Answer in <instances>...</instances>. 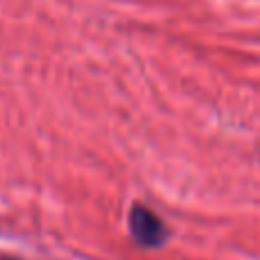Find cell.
<instances>
[{"mask_svg":"<svg viewBox=\"0 0 260 260\" xmlns=\"http://www.w3.org/2000/svg\"><path fill=\"white\" fill-rule=\"evenodd\" d=\"M130 233L142 247H160L167 238L160 217L144 206H133L130 210Z\"/></svg>","mask_w":260,"mask_h":260,"instance_id":"6da1fadb","label":"cell"}]
</instances>
